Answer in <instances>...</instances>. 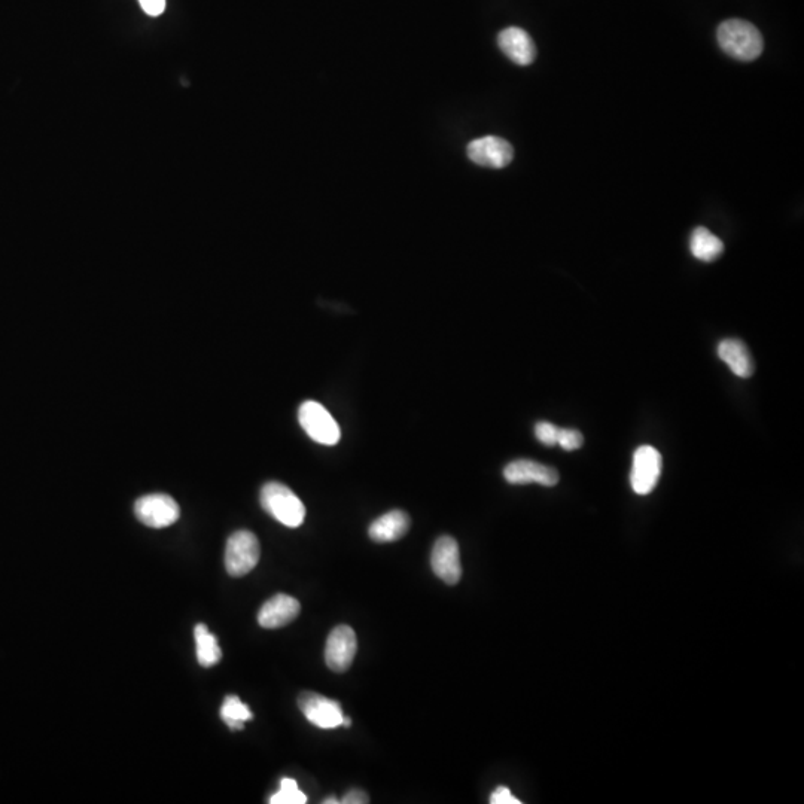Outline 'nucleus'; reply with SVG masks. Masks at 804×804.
<instances>
[{
    "instance_id": "20",
    "label": "nucleus",
    "mask_w": 804,
    "mask_h": 804,
    "mask_svg": "<svg viewBox=\"0 0 804 804\" xmlns=\"http://www.w3.org/2000/svg\"><path fill=\"white\" fill-rule=\"evenodd\" d=\"M584 444V437L577 429L560 428L557 437V446L562 447L566 452L578 450Z\"/></svg>"
},
{
    "instance_id": "4",
    "label": "nucleus",
    "mask_w": 804,
    "mask_h": 804,
    "mask_svg": "<svg viewBox=\"0 0 804 804\" xmlns=\"http://www.w3.org/2000/svg\"><path fill=\"white\" fill-rule=\"evenodd\" d=\"M301 428L316 443L335 446L340 441V426L330 411L316 401H306L298 410Z\"/></svg>"
},
{
    "instance_id": "25",
    "label": "nucleus",
    "mask_w": 804,
    "mask_h": 804,
    "mask_svg": "<svg viewBox=\"0 0 804 804\" xmlns=\"http://www.w3.org/2000/svg\"><path fill=\"white\" fill-rule=\"evenodd\" d=\"M341 726L347 727V729H349V727L352 726V720H350L349 717H346V715H344L343 724H341Z\"/></svg>"
},
{
    "instance_id": "10",
    "label": "nucleus",
    "mask_w": 804,
    "mask_h": 804,
    "mask_svg": "<svg viewBox=\"0 0 804 804\" xmlns=\"http://www.w3.org/2000/svg\"><path fill=\"white\" fill-rule=\"evenodd\" d=\"M358 651V641L352 627L338 626L330 633L325 647V662L334 672H346Z\"/></svg>"
},
{
    "instance_id": "19",
    "label": "nucleus",
    "mask_w": 804,
    "mask_h": 804,
    "mask_svg": "<svg viewBox=\"0 0 804 804\" xmlns=\"http://www.w3.org/2000/svg\"><path fill=\"white\" fill-rule=\"evenodd\" d=\"M307 796L298 790V784L295 779L283 778L280 782L279 793L270 797L271 804H306Z\"/></svg>"
},
{
    "instance_id": "1",
    "label": "nucleus",
    "mask_w": 804,
    "mask_h": 804,
    "mask_svg": "<svg viewBox=\"0 0 804 804\" xmlns=\"http://www.w3.org/2000/svg\"><path fill=\"white\" fill-rule=\"evenodd\" d=\"M717 38L721 50L740 62H752L763 53L764 42L760 30L754 24L739 18L721 23Z\"/></svg>"
},
{
    "instance_id": "23",
    "label": "nucleus",
    "mask_w": 804,
    "mask_h": 804,
    "mask_svg": "<svg viewBox=\"0 0 804 804\" xmlns=\"http://www.w3.org/2000/svg\"><path fill=\"white\" fill-rule=\"evenodd\" d=\"M139 2L143 11L151 17H158L166 9V0H139Z\"/></svg>"
},
{
    "instance_id": "18",
    "label": "nucleus",
    "mask_w": 804,
    "mask_h": 804,
    "mask_svg": "<svg viewBox=\"0 0 804 804\" xmlns=\"http://www.w3.org/2000/svg\"><path fill=\"white\" fill-rule=\"evenodd\" d=\"M221 718L231 730H243L245 724L254 718V714L246 703L231 694V696L225 697L224 703H222Z\"/></svg>"
},
{
    "instance_id": "3",
    "label": "nucleus",
    "mask_w": 804,
    "mask_h": 804,
    "mask_svg": "<svg viewBox=\"0 0 804 804\" xmlns=\"http://www.w3.org/2000/svg\"><path fill=\"white\" fill-rule=\"evenodd\" d=\"M261 548L257 536L249 531L234 532L225 548V568L231 577H245L260 562Z\"/></svg>"
},
{
    "instance_id": "15",
    "label": "nucleus",
    "mask_w": 804,
    "mask_h": 804,
    "mask_svg": "<svg viewBox=\"0 0 804 804\" xmlns=\"http://www.w3.org/2000/svg\"><path fill=\"white\" fill-rule=\"evenodd\" d=\"M410 528V519L404 511L394 510L383 514L379 519L374 520L373 525L368 529V535L373 541L385 544L394 542L407 534Z\"/></svg>"
},
{
    "instance_id": "17",
    "label": "nucleus",
    "mask_w": 804,
    "mask_h": 804,
    "mask_svg": "<svg viewBox=\"0 0 804 804\" xmlns=\"http://www.w3.org/2000/svg\"><path fill=\"white\" fill-rule=\"evenodd\" d=\"M194 638H196L197 660L200 665L203 668L218 665L222 659V651L216 636L204 624H197L194 629Z\"/></svg>"
},
{
    "instance_id": "2",
    "label": "nucleus",
    "mask_w": 804,
    "mask_h": 804,
    "mask_svg": "<svg viewBox=\"0 0 804 804\" xmlns=\"http://www.w3.org/2000/svg\"><path fill=\"white\" fill-rule=\"evenodd\" d=\"M261 505L286 528H298L306 519V507L285 484L270 481L261 489Z\"/></svg>"
},
{
    "instance_id": "8",
    "label": "nucleus",
    "mask_w": 804,
    "mask_h": 804,
    "mask_svg": "<svg viewBox=\"0 0 804 804\" xmlns=\"http://www.w3.org/2000/svg\"><path fill=\"white\" fill-rule=\"evenodd\" d=\"M467 154L469 160L478 166L502 169L513 161L514 149L502 137L484 136L469 143Z\"/></svg>"
},
{
    "instance_id": "12",
    "label": "nucleus",
    "mask_w": 804,
    "mask_h": 804,
    "mask_svg": "<svg viewBox=\"0 0 804 804\" xmlns=\"http://www.w3.org/2000/svg\"><path fill=\"white\" fill-rule=\"evenodd\" d=\"M499 48L502 53L519 66H529L534 63L536 47L534 39L526 30L520 27H508L498 36Z\"/></svg>"
},
{
    "instance_id": "21",
    "label": "nucleus",
    "mask_w": 804,
    "mask_h": 804,
    "mask_svg": "<svg viewBox=\"0 0 804 804\" xmlns=\"http://www.w3.org/2000/svg\"><path fill=\"white\" fill-rule=\"evenodd\" d=\"M559 429L556 425L550 422H538L535 425V437L539 443L544 446H557V437H559Z\"/></svg>"
},
{
    "instance_id": "24",
    "label": "nucleus",
    "mask_w": 804,
    "mask_h": 804,
    "mask_svg": "<svg viewBox=\"0 0 804 804\" xmlns=\"http://www.w3.org/2000/svg\"><path fill=\"white\" fill-rule=\"evenodd\" d=\"M368 802H370L368 794L361 790H350L349 793L340 800V803L343 804H365Z\"/></svg>"
},
{
    "instance_id": "9",
    "label": "nucleus",
    "mask_w": 804,
    "mask_h": 804,
    "mask_svg": "<svg viewBox=\"0 0 804 804\" xmlns=\"http://www.w3.org/2000/svg\"><path fill=\"white\" fill-rule=\"evenodd\" d=\"M432 571L449 586L461 581L462 565L459 545L452 536H441L435 542L431 554Z\"/></svg>"
},
{
    "instance_id": "13",
    "label": "nucleus",
    "mask_w": 804,
    "mask_h": 804,
    "mask_svg": "<svg viewBox=\"0 0 804 804\" xmlns=\"http://www.w3.org/2000/svg\"><path fill=\"white\" fill-rule=\"evenodd\" d=\"M301 605L288 595H276L264 603L258 612V623L264 629H280L288 626L300 615Z\"/></svg>"
},
{
    "instance_id": "26",
    "label": "nucleus",
    "mask_w": 804,
    "mask_h": 804,
    "mask_svg": "<svg viewBox=\"0 0 804 804\" xmlns=\"http://www.w3.org/2000/svg\"><path fill=\"white\" fill-rule=\"evenodd\" d=\"M340 803V800H335V797H328L327 800H324V804H337Z\"/></svg>"
},
{
    "instance_id": "6",
    "label": "nucleus",
    "mask_w": 804,
    "mask_h": 804,
    "mask_svg": "<svg viewBox=\"0 0 804 804\" xmlns=\"http://www.w3.org/2000/svg\"><path fill=\"white\" fill-rule=\"evenodd\" d=\"M663 459L659 450L651 446H641L633 455L630 484L633 492L648 495L656 489L662 474Z\"/></svg>"
},
{
    "instance_id": "5",
    "label": "nucleus",
    "mask_w": 804,
    "mask_h": 804,
    "mask_svg": "<svg viewBox=\"0 0 804 804\" xmlns=\"http://www.w3.org/2000/svg\"><path fill=\"white\" fill-rule=\"evenodd\" d=\"M137 520L149 528L163 529L178 522L181 508L172 496L164 493L142 496L134 504Z\"/></svg>"
},
{
    "instance_id": "7",
    "label": "nucleus",
    "mask_w": 804,
    "mask_h": 804,
    "mask_svg": "<svg viewBox=\"0 0 804 804\" xmlns=\"http://www.w3.org/2000/svg\"><path fill=\"white\" fill-rule=\"evenodd\" d=\"M298 706L306 720L319 729H337L343 724L344 714L341 706L335 700L328 699L321 694L304 691L298 697Z\"/></svg>"
},
{
    "instance_id": "16",
    "label": "nucleus",
    "mask_w": 804,
    "mask_h": 804,
    "mask_svg": "<svg viewBox=\"0 0 804 804\" xmlns=\"http://www.w3.org/2000/svg\"><path fill=\"white\" fill-rule=\"evenodd\" d=\"M690 251L694 258L703 263L718 260L724 252V243L705 227H697L690 237Z\"/></svg>"
},
{
    "instance_id": "11",
    "label": "nucleus",
    "mask_w": 804,
    "mask_h": 804,
    "mask_svg": "<svg viewBox=\"0 0 804 804\" xmlns=\"http://www.w3.org/2000/svg\"><path fill=\"white\" fill-rule=\"evenodd\" d=\"M504 477L510 484L536 483L545 487L556 486L560 478L556 469L529 459L510 462L504 469Z\"/></svg>"
},
{
    "instance_id": "22",
    "label": "nucleus",
    "mask_w": 804,
    "mask_h": 804,
    "mask_svg": "<svg viewBox=\"0 0 804 804\" xmlns=\"http://www.w3.org/2000/svg\"><path fill=\"white\" fill-rule=\"evenodd\" d=\"M490 803L492 804H520L519 799L511 794V791L508 790L507 787H498L495 791H493L492 796H490Z\"/></svg>"
},
{
    "instance_id": "14",
    "label": "nucleus",
    "mask_w": 804,
    "mask_h": 804,
    "mask_svg": "<svg viewBox=\"0 0 804 804\" xmlns=\"http://www.w3.org/2000/svg\"><path fill=\"white\" fill-rule=\"evenodd\" d=\"M718 356L740 379H749L754 374L751 352L743 341L727 338L718 344Z\"/></svg>"
}]
</instances>
